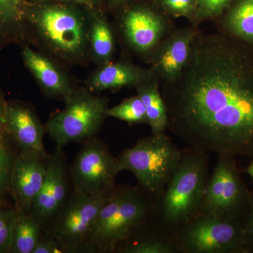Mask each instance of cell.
Listing matches in <instances>:
<instances>
[{
    "label": "cell",
    "mask_w": 253,
    "mask_h": 253,
    "mask_svg": "<svg viewBox=\"0 0 253 253\" xmlns=\"http://www.w3.org/2000/svg\"><path fill=\"white\" fill-rule=\"evenodd\" d=\"M182 150L166 133L141 138L118 156L120 173L131 172L138 186L153 200L170 179Z\"/></svg>",
    "instance_id": "cell-4"
},
{
    "label": "cell",
    "mask_w": 253,
    "mask_h": 253,
    "mask_svg": "<svg viewBox=\"0 0 253 253\" xmlns=\"http://www.w3.org/2000/svg\"><path fill=\"white\" fill-rule=\"evenodd\" d=\"M197 31V26L194 25L172 30L158 44L149 59V68L160 85L180 74L189 59L191 44Z\"/></svg>",
    "instance_id": "cell-13"
},
{
    "label": "cell",
    "mask_w": 253,
    "mask_h": 253,
    "mask_svg": "<svg viewBox=\"0 0 253 253\" xmlns=\"http://www.w3.org/2000/svg\"><path fill=\"white\" fill-rule=\"evenodd\" d=\"M252 195L241 177L236 157L217 155L215 167L208 179L199 214L244 219Z\"/></svg>",
    "instance_id": "cell-6"
},
{
    "label": "cell",
    "mask_w": 253,
    "mask_h": 253,
    "mask_svg": "<svg viewBox=\"0 0 253 253\" xmlns=\"http://www.w3.org/2000/svg\"><path fill=\"white\" fill-rule=\"evenodd\" d=\"M89 195L73 191L46 231L59 242L65 253L81 252L98 213L117 189Z\"/></svg>",
    "instance_id": "cell-9"
},
{
    "label": "cell",
    "mask_w": 253,
    "mask_h": 253,
    "mask_svg": "<svg viewBox=\"0 0 253 253\" xmlns=\"http://www.w3.org/2000/svg\"><path fill=\"white\" fill-rule=\"evenodd\" d=\"M44 231L39 222L30 214L16 211L9 253H33Z\"/></svg>",
    "instance_id": "cell-23"
},
{
    "label": "cell",
    "mask_w": 253,
    "mask_h": 253,
    "mask_svg": "<svg viewBox=\"0 0 253 253\" xmlns=\"http://www.w3.org/2000/svg\"><path fill=\"white\" fill-rule=\"evenodd\" d=\"M245 172L247 173V174L252 178L253 180V161L250 163L249 166L245 169Z\"/></svg>",
    "instance_id": "cell-34"
},
{
    "label": "cell",
    "mask_w": 253,
    "mask_h": 253,
    "mask_svg": "<svg viewBox=\"0 0 253 253\" xmlns=\"http://www.w3.org/2000/svg\"><path fill=\"white\" fill-rule=\"evenodd\" d=\"M73 191L94 195L116 187L119 174L118 157L104 141L92 138L84 141L69 169Z\"/></svg>",
    "instance_id": "cell-10"
},
{
    "label": "cell",
    "mask_w": 253,
    "mask_h": 253,
    "mask_svg": "<svg viewBox=\"0 0 253 253\" xmlns=\"http://www.w3.org/2000/svg\"><path fill=\"white\" fill-rule=\"evenodd\" d=\"M147 116V125L154 134L165 133L168 129V113L161 94L159 83L153 79L136 88Z\"/></svg>",
    "instance_id": "cell-22"
},
{
    "label": "cell",
    "mask_w": 253,
    "mask_h": 253,
    "mask_svg": "<svg viewBox=\"0 0 253 253\" xmlns=\"http://www.w3.org/2000/svg\"><path fill=\"white\" fill-rule=\"evenodd\" d=\"M232 1L233 0H196L193 25L197 26L203 21L217 19Z\"/></svg>",
    "instance_id": "cell-26"
},
{
    "label": "cell",
    "mask_w": 253,
    "mask_h": 253,
    "mask_svg": "<svg viewBox=\"0 0 253 253\" xmlns=\"http://www.w3.org/2000/svg\"><path fill=\"white\" fill-rule=\"evenodd\" d=\"M180 253H249L244 219L199 214L176 235Z\"/></svg>",
    "instance_id": "cell-7"
},
{
    "label": "cell",
    "mask_w": 253,
    "mask_h": 253,
    "mask_svg": "<svg viewBox=\"0 0 253 253\" xmlns=\"http://www.w3.org/2000/svg\"><path fill=\"white\" fill-rule=\"evenodd\" d=\"M168 129L208 154L253 158V50L198 29L180 74L160 85Z\"/></svg>",
    "instance_id": "cell-1"
},
{
    "label": "cell",
    "mask_w": 253,
    "mask_h": 253,
    "mask_svg": "<svg viewBox=\"0 0 253 253\" xmlns=\"http://www.w3.org/2000/svg\"><path fill=\"white\" fill-rule=\"evenodd\" d=\"M153 199L137 186L126 185L124 196L113 217L80 253H112L152 217Z\"/></svg>",
    "instance_id": "cell-8"
},
{
    "label": "cell",
    "mask_w": 253,
    "mask_h": 253,
    "mask_svg": "<svg viewBox=\"0 0 253 253\" xmlns=\"http://www.w3.org/2000/svg\"><path fill=\"white\" fill-rule=\"evenodd\" d=\"M4 127L18 152L49 156L44 146L45 127L29 105L19 101L6 102Z\"/></svg>",
    "instance_id": "cell-14"
},
{
    "label": "cell",
    "mask_w": 253,
    "mask_h": 253,
    "mask_svg": "<svg viewBox=\"0 0 253 253\" xmlns=\"http://www.w3.org/2000/svg\"><path fill=\"white\" fill-rule=\"evenodd\" d=\"M5 105H6V101L0 93V125H3V126H4Z\"/></svg>",
    "instance_id": "cell-32"
},
{
    "label": "cell",
    "mask_w": 253,
    "mask_h": 253,
    "mask_svg": "<svg viewBox=\"0 0 253 253\" xmlns=\"http://www.w3.org/2000/svg\"><path fill=\"white\" fill-rule=\"evenodd\" d=\"M217 20L219 32L253 50V0H233Z\"/></svg>",
    "instance_id": "cell-21"
},
{
    "label": "cell",
    "mask_w": 253,
    "mask_h": 253,
    "mask_svg": "<svg viewBox=\"0 0 253 253\" xmlns=\"http://www.w3.org/2000/svg\"><path fill=\"white\" fill-rule=\"evenodd\" d=\"M121 24L128 45L149 59L170 31L169 23L163 14L144 5L126 9L121 17Z\"/></svg>",
    "instance_id": "cell-11"
},
{
    "label": "cell",
    "mask_w": 253,
    "mask_h": 253,
    "mask_svg": "<svg viewBox=\"0 0 253 253\" xmlns=\"http://www.w3.org/2000/svg\"><path fill=\"white\" fill-rule=\"evenodd\" d=\"M47 157L16 153L11 178V197L16 211L31 214L45 179Z\"/></svg>",
    "instance_id": "cell-15"
},
{
    "label": "cell",
    "mask_w": 253,
    "mask_h": 253,
    "mask_svg": "<svg viewBox=\"0 0 253 253\" xmlns=\"http://www.w3.org/2000/svg\"><path fill=\"white\" fill-rule=\"evenodd\" d=\"M26 0H0V49L30 41Z\"/></svg>",
    "instance_id": "cell-19"
},
{
    "label": "cell",
    "mask_w": 253,
    "mask_h": 253,
    "mask_svg": "<svg viewBox=\"0 0 253 253\" xmlns=\"http://www.w3.org/2000/svg\"><path fill=\"white\" fill-rule=\"evenodd\" d=\"M31 4L44 2H67L84 5L87 6H101L102 0H26Z\"/></svg>",
    "instance_id": "cell-31"
},
{
    "label": "cell",
    "mask_w": 253,
    "mask_h": 253,
    "mask_svg": "<svg viewBox=\"0 0 253 253\" xmlns=\"http://www.w3.org/2000/svg\"><path fill=\"white\" fill-rule=\"evenodd\" d=\"M107 117L116 118L129 125L147 124V116L142 101L137 94L108 108Z\"/></svg>",
    "instance_id": "cell-25"
},
{
    "label": "cell",
    "mask_w": 253,
    "mask_h": 253,
    "mask_svg": "<svg viewBox=\"0 0 253 253\" xmlns=\"http://www.w3.org/2000/svg\"><path fill=\"white\" fill-rule=\"evenodd\" d=\"M88 7L74 3H28V23L56 59L78 64L89 54Z\"/></svg>",
    "instance_id": "cell-3"
},
{
    "label": "cell",
    "mask_w": 253,
    "mask_h": 253,
    "mask_svg": "<svg viewBox=\"0 0 253 253\" xmlns=\"http://www.w3.org/2000/svg\"><path fill=\"white\" fill-rule=\"evenodd\" d=\"M16 220L14 206H0V253H9Z\"/></svg>",
    "instance_id": "cell-27"
},
{
    "label": "cell",
    "mask_w": 253,
    "mask_h": 253,
    "mask_svg": "<svg viewBox=\"0 0 253 253\" xmlns=\"http://www.w3.org/2000/svg\"><path fill=\"white\" fill-rule=\"evenodd\" d=\"M22 57L37 83L50 97L64 101L76 89L66 71L46 55L24 46Z\"/></svg>",
    "instance_id": "cell-16"
},
{
    "label": "cell",
    "mask_w": 253,
    "mask_h": 253,
    "mask_svg": "<svg viewBox=\"0 0 253 253\" xmlns=\"http://www.w3.org/2000/svg\"><path fill=\"white\" fill-rule=\"evenodd\" d=\"M161 7L173 16H184L192 21L196 0H161Z\"/></svg>",
    "instance_id": "cell-28"
},
{
    "label": "cell",
    "mask_w": 253,
    "mask_h": 253,
    "mask_svg": "<svg viewBox=\"0 0 253 253\" xmlns=\"http://www.w3.org/2000/svg\"><path fill=\"white\" fill-rule=\"evenodd\" d=\"M154 79L149 68H144L131 63L112 62L99 66L89 75L85 87L93 93L117 90L124 87L136 88Z\"/></svg>",
    "instance_id": "cell-17"
},
{
    "label": "cell",
    "mask_w": 253,
    "mask_h": 253,
    "mask_svg": "<svg viewBox=\"0 0 253 253\" xmlns=\"http://www.w3.org/2000/svg\"><path fill=\"white\" fill-rule=\"evenodd\" d=\"M244 227L248 253H253V193L249 207L244 218Z\"/></svg>",
    "instance_id": "cell-30"
},
{
    "label": "cell",
    "mask_w": 253,
    "mask_h": 253,
    "mask_svg": "<svg viewBox=\"0 0 253 253\" xmlns=\"http://www.w3.org/2000/svg\"><path fill=\"white\" fill-rule=\"evenodd\" d=\"M17 149L14 141L0 125V206H9L11 178Z\"/></svg>",
    "instance_id": "cell-24"
},
{
    "label": "cell",
    "mask_w": 253,
    "mask_h": 253,
    "mask_svg": "<svg viewBox=\"0 0 253 253\" xmlns=\"http://www.w3.org/2000/svg\"><path fill=\"white\" fill-rule=\"evenodd\" d=\"M64 103L63 109L52 115L44 126L56 151H62L70 143L95 137L107 118L108 100L86 87H76Z\"/></svg>",
    "instance_id": "cell-5"
},
{
    "label": "cell",
    "mask_w": 253,
    "mask_h": 253,
    "mask_svg": "<svg viewBox=\"0 0 253 253\" xmlns=\"http://www.w3.org/2000/svg\"><path fill=\"white\" fill-rule=\"evenodd\" d=\"M208 153L187 148L163 191L153 201L152 219L162 230L175 236L197 217L210 172Z\"/></svg>",
    "instance_id": "cell-2"
},
{
    "label": "cell",
    "mask_w": 253,
    "mask_h": 253,
    "mask_svg": "<svg viewBox=\"0 0 253 253\" xmlns=\"http://www.w3.org/2000/svg\"><path fill=\"white\" fill-rule=\"evenodd\" d=\"M70 181L69 169L66 166L63 151H56L49 155L45 179L30 214L44 231L49 229L67 200Z\"/></svg>",
    "instance_id": "cell-12"
},
{
    "label": "cell",
    "mask_w": 253,
    "mask_h": 253,
    "mask_svg": "<svg viewBox=\"0 0 253 253\" xmlns=\"http://www.w3.org/2000/svg\"><path fill=\"white\" fill-rule=\"evenodd\" d=\"M118 253H180L176 236L160 229L152 217L116 250Z\"/></svg>",
    "instance_id": "cell-18"
},
{
    "label": "cell",
    "mask_w": 253,
    "mask_h": 253,
    "mask_svg": "<svg viewBox=\"0 0 253 253\" xmlns=\"http://www.w3.org/2000/svg\"><path fill=\"white\" fill-rule=\"evenodd\" d=\"M106 1L109 6H112V7H116V6H121V5L124 4L128 0H106Z\"/></svg>",
    "instance_id": "cell-33"
},
{
    "label": "cell",
    "mask_w": 253,
    "mask_h": 253,
    "mask_svg": "<svg viewBox=\"0 0 253 253\" xmlns=\"http://www.w3.org/2000/svg\"><path fill=\"white\" fill-rule=\"evenodd\" d=\"M89 53L98 66L112 62L115 36L101 6H89Z\"/></svg>",
    "instance_id": "cell-20"
},
{
    "label": "cell",
    "mask_w": 253,
    "mask_h": 253,
    "mask_svg": "<svg viewBox=\"0 0 253 253\" xmlns=\"http://www.w3.org/2000/svg\"><path fill=\"white\" fill-rule=\"evenodd\" d=\"M33 253H65L57 241L48 231H44Z\"/></svg>",
    "instance_id": "cell-29"
}]
</instances>
